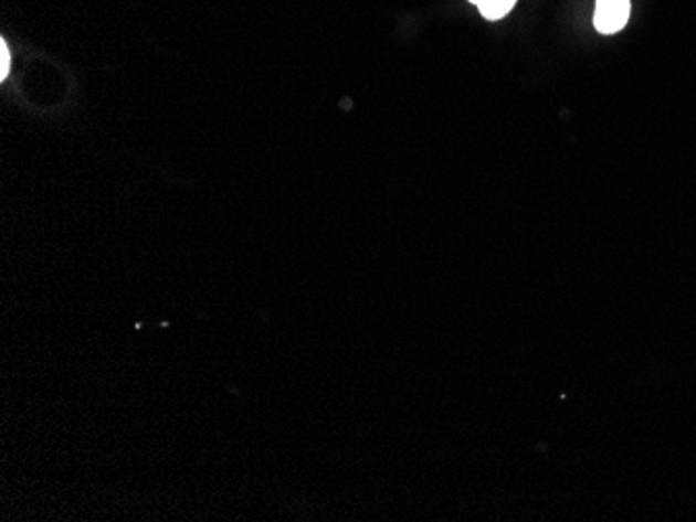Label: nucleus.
Segmentation results:
<instances>
[{
  "instance_id": "nucleus-1",
  "label": "nucleus",
  "mask_w": 696,
  "mask_h": 522,
  "mask_svg": "<svg viewBox=\"0 0 696 522\" xmlns=\"http://www.w3.org/2000/svg\"><path fill=\"white\" fill-rule=\"evenodd\" d=\"M632 13L630 0H597L594 2V28L597 32L611 36L622 32Z\"/></svg>"
},
{
  "instance_id": "nucleus-2",
  "label": "nucleus",
  "mask_w": 696,
  "mask_h": 522,
  "mask_svg": "<svg viewBox=\"0 0 696 522\" xmlns=\"http://www.w3.org/2000/svg\"><path fill=\"white\" fill-rule=\"evenodd\" d=\"M517 0H484L477 4L479 13L488 21H498V19L509 15L514 11Z\"/></svg>"
},
{
  "instance_id": "nucleus-3",
  "label": "nucleus",
  "mask_w": 696,
  "mask_h": 522,
  "mask_svg": "<svg viewBox=\"0 0 696 522\" xmlns=\"http://www.w3.org/2000/svg\"><path fill=\"white\" fill-rule=\"evenodd\" d=\"M9 72H11V51L2 38L0 40V79L2 82L9 77Z\"/></svg>"
},
{
  "instance_id": "nucleus-4",
  "label": "nucleus",
  "mask_w": 696,
  "mask_h": 522,
  "mask_svg": "<svg viewBox=\"0 0 696 522\" xmlns=\"http://www.w3.org/2000/svg\"><path fill=\"white\" fill-rule=\"evenodd\" d=\"M470 2H472V4H479V2H484V0H470Z\"/></svg>"
}]
</instances>
